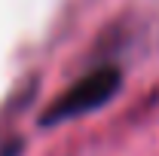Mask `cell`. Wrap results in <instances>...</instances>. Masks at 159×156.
I'll return each mask as SVG.
<instances>
[{
	"mask_svg": "<svg viewBox=\"0 0 159 156\" xmlns=\"http://www.w3.org/2000/svg\"><path fill=\"white\" fill-rule=\"evenodd\" d=\"M122 86V74L113 64H101V67H92L89 74L67 86L40 117V126H61V122H70V119H80L92 110H101L110 98L119 92Z\"/></svg>",
	"mask_w": 159,
	"mask_h": 156,
	"instance_id": "cell-1",
	"label": "cell"
}]
</instances>
